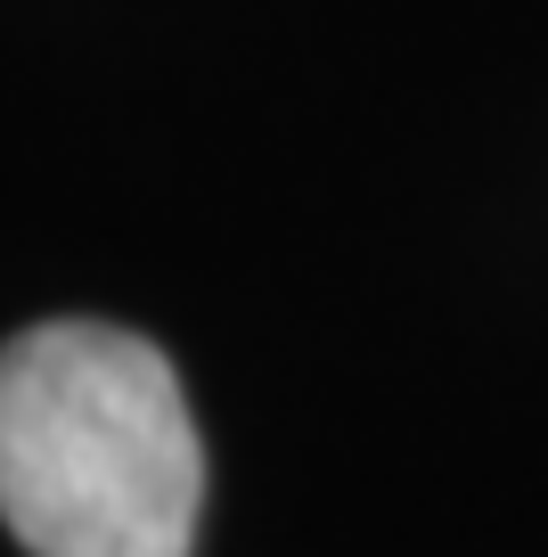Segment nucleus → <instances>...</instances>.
Masks as SVG:
<instances>
[{"mask_svg": "<svg viewBox=\"0 0 548 557\" xmlns=\"http://www.w3.org/2000/svg\"><path fill=\"white\" fill-rule=\"evenodd\" d=\"M205 451L189 394L115 320L0 345V517L34 557H189Z\"/></svg>", "mask_w": 548, "mask_h": 557, "instance_id": "1", "label": "nucleus"}]
</instances>
